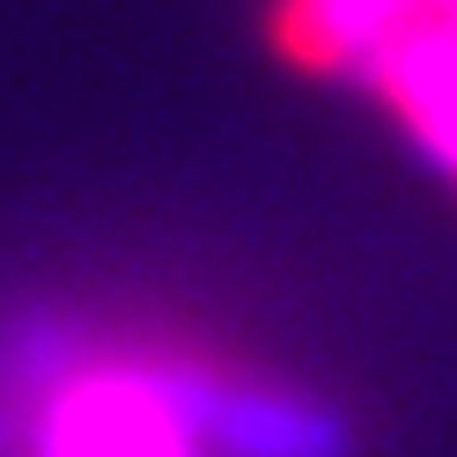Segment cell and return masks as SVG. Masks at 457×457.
Masks as SVG:
<instances>
[{"label":"cell","instance_id":"obj_1","mask_svg":"<svg viewBox=\"0 0 457 457\" xmlns=\"http://www.w3.org/2000/svg\"><path fill=\"white\" fill-rule=\"evenodd\" d=\"M22 457H207L170 413L162 354L104 347L45 406L22 413Z\"/></svg>","mask_w":457,"mask_h":457},{"label":"cell","instance_id":"obj_2","mask_svg":"<svg viewBox=\"0 0 457 457\" xmlns=\"http://www.w3.org/2000/svg\"><path fill=\"white\" fill-rule=\"evenodd\" d=\"M162 391L207 457H347V420L310 391L259 384L192 354H162Z\"/></svg>","mask_w":457,"mask_h":457},{"label":"cell","instance_id":"obj_3","mask_svg":"<svg viewBox=\"0 0 457 457\" xmlns=\"http://www.w3.org/2000/svg\"><path fill=\"white\" fill-rule=\"evenodd\" d=\"M361 81L391 104V119L406 126L420 162H436V170L457 178V30H443V22L398 30L377 60H369Z\"/></svg>","mask_w":457,"mask_h":457},{"label":"cell","instance_id":"obj_4","mask_svg":"<svg viewBox=\"0 0 457 457\" xmlns=\"http://www.w3.org/2000/svg\"><path fill=\"white\" fill-rule=\"evenodd\" d=\"M96 354H104V339L81 318H67V310H22V318L0 325V398L15 413H30L67 377H81Z\"/></svg>","mask_w":457,"mask_h":457},{"label":"cell","instance_id":"obj_5","mask_svg":"<svg viewBox=\"0 0 457 457\" xmlns=\"http://www.w3.org/2000/svg\"><path fill=\"white\" fill-rule=\"evenodd\" d=\"M0 457H22V413L0 398Z\"/></svg>","mask_w":457,"mask_h":457}]
</instances>
